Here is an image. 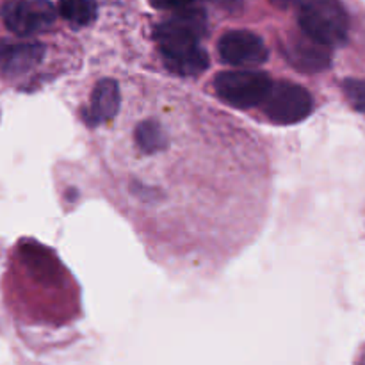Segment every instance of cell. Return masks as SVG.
Segmentation results:
<instances>
[{
	"label": "cell",
	"instance_id": "cell-10",
	"mask_svg": "<svg viewBox=\"0 0 365 365\" xmlns=\"http://www.w3.org/2000/svg\"><path fill=\"white\" fill-rule=\"evenodd\" d=\"M134 141L139 152L155 153L166 145V132L155 120H145L134 132Z\"/></svg>",
	"mask_w": 365,
	"mask_h": 365
},
{
	"label": "cell",
	"instance_id": "cell-5",
	"mask_svg": "<svg viewBox=\"0 0 365 365\" xmlns=\"http://www.w3.org/2000/svg\"><path fill=\"white\" fill-rule=\"evenodd\" d=\"M4 24L16 36H34L48 31L53 25L57 11L48 0H13L0 11Z\"/></svg>",
	"mask_w": 365,
	"mask_h": 365
},
{
	"label": "cell",
	"instance_id": "cell-7",
	"mask_svg": "<svg viewBox=\"0 0 365 365\" xmlns=\"http://www.w3.org/2000/svg\"><path fill=\"white\" fill-rule=\"evenodd\" d=\"M45 46L38 41H9L0 39V71L18 77L34 70L43 59Z\"/></svg>",
	"mask_w": 365,
	"mask_h": 365
},
{
	"label": "cell",
	"instance_id": "cell-4",
	"mask_svg": "<svg viewBox=\"0 0 365 365\" xmlns=\"http://www.w3.org/2000/svg\"><path fill=\"white\" fill-rule=\"evenodd\" d=\"M264 114L277 125H294L312 114V95L302 86L289 81L273 82L260 103Z\"/></svg>",
	"mask_w": 365,
	"mask_h": 365
},
{
	"label": "cell",
	"instance_id": "cell-14",
	"mask_svg": "<svg viewBox=\"0 0 365 365\" xmlns=\"http://www.w3.org/2000/svg\"><path fill=\"white\" fill-rule=\"evenodd\" d=\"M269 2L278 9H287V7L294 6L296 2H302V0H269Z\"/></svg>",
	"mask_w": 365,
	"mask_h": 365
},
{
	"label": "cell",
	"instance_id": "cell-12",
	"mask_svg": "<svg viewBox=\"0 0 365 365\" xmlns=\"http://www.w3.org/2000/svg\"><path fill=\"white\" fill-rule=\"evenodd\" d=\"M342 91L349 106L359 113L365 114V81L360 78H346L342 82Z\"/></svg>",
	"mask_w": 365,
	"mask_h": 365
},
{
	"label": "cell",
	"instance_id": "cell-1",
	"mask_svg": "<svg viewBox=\"0 0 365 365\" xmlns=\"http://www.w3.org/2000/svg\"><path fill=\"white\" fill-rule=\"evenodd\" d=\"M203 32L205 14L192 6L173 11L168 20L157 25L155 41L168 70L182 77H195L209 68V56L200 46Z\"/></svg>",
	"mask_w": 365,
	"mask_h": 365
},
{
	"label": "cell",
	"instance_id": "cell-13",
	"mask_svg": "<svg viewBox=\"0 0 365 365\" xmlns=\"http://www.w3.org/2000/svg\"><path fill=\"white\" fill-rule=\"evenodd\" d=\"M155 9H164V11H178L184 9V7L192 6V0H150Z\"/></svg>",
	"mask_w": 365,
	"mask_h": 365
},
{
	"label": "cell",
	"instance_id": "cell-3",
	"mask_svg": "<svg viewBox=\"0 0 365 365\" xmlns=\"http://www.w3.org/2000/svg\"><path fill=\"white\" fill-rule=\"evenodd\" d=\"M273 81L267 73L257 70H227L214 78L216 95L225 103L237 109H252L266 98Z\"/></svg>",
	"mask_w": 365,
	"mask_h": 365
},
{
	"label": "cell",
	"instance_id": "cell-9",
	"mask_svg": "<svg viewBox=\"0 0 365 365\" xmlns=\"http://www.w3.org/2000/svg\"><path fill=\"white\" fill-rule=\"evenodd\" d=\"M284 50L287 59L302 71H321L330 64V46L321 45L309 36L291 39Z\"/></svg>",
	"mask_w": 365,
	"mask_h": 365
},
{
	"label": "cell",
	"instance_id": "cell-6",
	"mask_svg": "<svg viewBox=\"0 0 365 365\" xmlns=\"http://www.w3.org/2000/svg\"><path fill=\"white\" fill-rule=\"evenodd\" d=\"M217 53L223 63L237 68L259 66L269 57L262 38L250 31H230L221 36Z\"/></svg>",
	"mask_w": 365,
	"mask_h": 365
},
{
	"label": "cell",
	"instance_id": "cell-11",
	"mask_svg": "<svg viewBox=\"0 0 365 365\" xmlns=\"http://www.w3.org/2000/svg\"><path fill=\"white\" fill-rule=\"evenodd\" d=\"M59 14L70 24L89 25L96 18L95 0H59Z\"/></svg>",
	"mask_w": 365,
	"mask_h": 365
},
{
	"label": "cell",
	"instance_id": "cell-8",
	"mask_svg": "<svg viewBox=\"0 0 365 365\" xmlns=\"http://www.w3.org/2000/svg\"><path fill=\"white\" fill-rule=\"evenodd\" d=\"M120 102L121 95L118 82L110 81V78L100 81L93 89L89 106L84 110L86 123L95 127V125H103L110 121L120 109Z\"/></svg>",
	"mask_w": 365,
	"mask_h": 365
},
{
	"label": "cell",
	"instance_id": "cell-2",
	"mask_svg": "<svg viewBox=\"0 0 365 365\" xmlns=\"http://www.w3.org/2000/svg\"><path fill=\"white\" fill-rule=\"evenodd\" d=\"M298 21L303 34L330 48L348 38L349 16L339 0H302Z\"/></svg>",
	"mask_w": 365,
	"mask_h": 365
}]
</instances>
